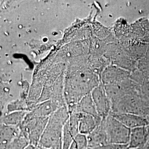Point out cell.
<instances>
[{"label":"cell","mask_w":149,"mask_h":149,"mask_svg":"<svg viewBox=\"0 0 149 149\" xmlns=\"http://www.w3.org/2000/svg\"><path fill=\"white\" fill-rule=\"evenodd\" d=\"M87 138L88 148H96L109 144L102 121L91 133L87 136Z\"/></svg>","instance_id":"14"},{"label":"cell","mask_w":149,"mask_h":149,"mask_svg":"<svg viewBox=\"0 0 149 149\" xmlns=\"http://www.w3.org/2000/svg\"><path fill=\"white\" fill-rule=\"evenodd\" d=\"M91 95L99 116L102 120L105 119L112 112V103L107 96L104 85L101 83L92 91Z\"/></svg>","instance_id":"7"},{"label":"cell","mask_w":149,"mask_h":149,"mask_svg":"<svg viewBox=\"0 0 149 149\" xmlns=\"http://www.w3.org/2000/svg\"><path fill=\"white\" fill-rule=\"evenodd\" d=\"M143 41L145 43H148L149 44V32L145 36V37L143 39Z\"/></svg>","instance_id":"26"},{"label":"cell","mask_w":149,"mask_h":149,"mask_svg":"<svg viewBox=\"0 0 149 149\" xmlns=\"http://www.w3.org/2000/svg\"><path fill=\"white\" fill-rule=\"evenodd\" d=\"M18 111L29 112L26 100L20 98L19 99H17L16 100L10 102L7 104L5 113Z\"/></svg>","instance_id":"19"},{"label":"cell","mask_w":149,"mask_h":149,"mask_svg":"<svg viewBox=\"0 0 149 149\" xmlns=\"http://www.w3.org/2000/svg\"><path fill=\"white\" fill-rule=\"evenodd\" d=\"M74 138V136L70 131L68 121L64 126L63 130L62 149H70Z\"/></svg>","instance_id":"22"},{"label":"cell","mask_w":149,"mask_h":149,"mask_svg":"<svg viewBox=\"0 0 149 149\" xmlns=\"http://www.w3.org/2000/svg\"><path fill=\"white\" fill-rule=\"evenodd\" d=\"M27 111H18L5 113L1 117V124L6 125L19 127L23 122L28 113Z\"/></svg>","instance_id":"17"},{"label":"cell","mask_w":149,"mask_h":149,"mask_svg":"<svg viewBox=\"0 0 149 149\" xmlns=\"http://www.w3.org/2000/svg\"><path fill=\"white\" fill-rule=\"evenodd\" d=\"M86 149H129L127 145H118V144H108L96 148H88Z\"/></svg>","instance_id":"25"},{"label":"cell","mask_w":149,"mask_h":149,"mask_svg":"<svg viewBox=\"0 0 149 149\" xmlns=\"http://www.w3.org/2000/svg\"><path fill=\"white\" fill-rule=\"evenodd\" d=\"M104 86L112 104L124 96L139 93V86L130 78L118 83Z\"/></svg>","instance_id":"6"},{"label":"cell","mask_w":149,"mask_h":149,"mask_svg":"<svg viewBox=\"0 0 149 149\" xmlns=\"http://www.w3.org/2000/svg\"><path fill=\"white\" fill-rule=\"evenodd\" d=\"M106 132L109 144L127 145L129 141L131 129L109 114L102 120Z\"/></svg>","instance_id":"4"},{"label":"cell","mask_w":149,"mask_h":149,"mask_svg":"<svg viewBox=\"0 0 149 149\" xmlns=\"http://www.w3.org/2000/svg\"></svg>","instance_id":"30"},{"label":"cell","mask_w":149,"mask_h":149,"mask_svg":"<svg viewBox=\"0 0 149 149\" xmlns=\"http://www.w3.org/2000/svg\"><path fill=\"white\" fill-rule=\"evenodd\" d=\"M101 83L100 76L88 66L81 69L67 70L65 76L64 95L70 113L73 112L83 97L91 93Z\"/></svg>","instance_id":"1"},{"label":"cell","mask_w":149,"mask_h":149,"mask_svg":"<svg viewBox=\"0 0 149 149\" xmlns=\"http://www.w3.org/2000/svg\"><path fill=\"white\" fill-rule=\"evenodd\" d=\"M28 140L25 136L20 134L2 149H25L29 145Z\"/></svg>","instance_id":"20"},{"label":"cell","mask_w":149,"mask_h":149,"mask_svg":"<svg viewBox=\"0 0 149 149\" xmlns=\"http://www.w3.org/2000/svg\"><path fill=\"white\" fill-rule=\"evenodd\" d=\"M110 114L130 129L146 127L149 124V122L146 118L136 114L130 113H115L112 112Z\"/></svg>","instance_id":"11"},{"label":"cell","mask_w":149,"mask_h":149,"mask_svg":"<svg viewBox=\"0 0 149 149\" xmlns=\"http://www.w3.org/2000/svg\"><path fill=\"white\" fill-rule=\"evenodd\" d=\"M49 118H29L26 116L19 126L21 134L28 140L31 145L38 146Z\"/></svg>","instance_id":"5"},{"label":"cell","mask_w":149,"mask_h":149,"mask_svg":"<svg viewBox=\"0 0 149 149\" xmlns=\"http://www.w3.org/2000/svg\"><path fill=\"white\" fill-rule=\"evenodd\" d=\"M130 79L139 85H142L149 82V74L144 72L136 69L131 72Z\"/></svg>","instance_id":"21"},{"label":"cell","mask_w":149,"mask_h":149,"mask_svg":"<svg viewBox=\"0 0 149 149\" xmlns=\"http://www.w3.org/2000/svg\"><path fill=\"white\" fill-rule=\"evenodd\" d=\"M39 149H41V148H39Z\"/></svg>","instance_id":"29"},{"label":"cell","mask_w":149,"mask_h":149,"mask_svg":"<svg viewBox=\"0 0 149 149\" xmlns=\"http://www.w3.org/2000/svg\"><path fill=\"white\" fill-rule=\"evenodd\" d=\"M113 32L118 42L129 34L130 24L124 18L118 19L113 28Z\"/></svg>","instance_id":"18"},{"label":"cell","mask_w":149,"mask_h":149,"mask_svg":"<svg viewBox=\"0 0 149 149\" xmlns=\"http://www.w3.org/2000/svg\"><path fill=\"white\" fill-rule=\"evenodd\" d=\"M63 107L58 102L50 100L38 103L28 113L26 116L29 118H49Z\"/></svg>","instance_id":"10"},{"label":"cell","mask_w":149,"mask_h":149,"mask_svg":"<svg viewBox=\"0 0 149 149\" xmlns=\"http://www.w3.org/2000/svg\"><path fill=\"white\" fill-rule=\"evenodd\" d=\"M148 135L146 126L131 129L128 143L129 149H141L147 141Z\"/></svg>","instance_id":"12"},{"label":"cell","mask_w":149,"mask_h":149,"mask_svg":"<svg viewBox=\"0 0 149 149\" xmlns=\"http://www.w3.org/2000/svg\"><path fill=\"white\" fill-rule=\"evenodd\" d=\"M21 131L19 127L9 126L1 124L0 128V148H5L15 139L19 136Z\"/></svg>","instance_id":"16"},{"label":"cell","mask_w":149,"mask_h":149,"mask_svg":"<svg viewBox=\"0 0 149 149\" xmlns=\"http://www.w3.org/2000/svg\"><path fill=\"white\" fill-rule=\"evenodd\" d=\"M88 148L87 136L79 134L75 137L70 149H86Z\"/></svg>","instance_id":"23"},{"label":"cell","mask_w":149,"mask_h":149,"mask_svg":"<svg viewBox=\"0 0 149 149\" xmlns=\"http://www.w3.org/2000/svg\"><path fill=\"white\" fill-rule=\"evenodd\" d=\"M25 149H39V148L38 147V146H34V145H31V144H29L28 146H27V148H26Z\"/></svg>","instance_id":"27"},{"label":"cell","mask_w":149,"mask_h":149,"mask_svg":"<svg viewBox=\"0 0 149 149\" xmlns=\"http://www.w3.org/2000/svg\"><path fill=\"white\" fill-rule=\"evenodd\" d=\"M130 71L111 64L102 73L101 83L104 86L118 83L130 78Z\"/></svg>","instance_id":"8"},{"label":"cell","mask_w":149,"mask_h":149,"mask_svg":"<svg viewBox=\"0 0 149 149\" xmlns=\"http://www.w3.org/2000/svg\"><path fill=\"white\" fill-rule=\"evenodd\" d=\"M73 112L89 114L98 120H102L98 115L95 103L92 97L91 93L82 98L76 106Z\"/></svg>","instance_id":"15"},{"label":"cell","mask_w":149,"mask_h":149,"mask_svg":"<svg viewBox=\"0 0 149 149\" xmlns=\"http://www.w3.org/2000/svg\"><path fill=\"white\" fill-rule=\"evenodd\" d=\"M79 115V134L88 135L102 122V120H98L92 116L82 113H78Z\"/></svg>","instance_id":"13"},{"label":"cell","mask_w":149,"mask_h":149,"mask_svg":"<svg viewBox=\"0 0 149 149\" xmlns=\"http://www.w3.org/2000/svg\"><path fill=\"white\" fill-rule=\"evenodd\" d=\"M144 58H145V59H147L149 61V45L148 48V50H147V52H146V53L145 56H144Z\"/></svg>","instance_id":"28"},{"label":"cell","mask_w":149,"mask_h":149,"mask_svg":"<svg viewBox=\"0 0 149 149\" xmlns=\"http://www.w3.org/2000/svg\"><path fill=\"white\" fill-rule=\"evenodd\" d=\"M120 44L128 56L136 61L144 58L149 45L141 40H130Z\"/></svg>","instance_id":"9"},{"label":"cell","mask_w":149,"mask_h":149,"mask_svg":"<svg viewBox=\"0 0 149 149\" xmlns=\"http://www.w3.org/2000/svg\"><path fill=\"white\" fill-rule=\"evenodd\" d=\"M139 94L143 99L149 102V81L142 85H139Z\"/></svg>","instance_id":"24"},{"label":"cell","mask_w":149,"mask_h":149,"mask_svg":"<svg viewBox=\"0 0 149 149\" xmlns=\"http://www.w3.org/2000/svg\"><path fill=\"white\" fill-rule=\"evenodd\" d=\"M112 113H130L146 118L149 113V102L139 93L128 95L112 104Z\"/></svg>","instance_id":"3"},{"label":"cell","mask_w":149,"mask_h":149,"mask_svg":"<svg viewBox=\"0 0 149 149\" xmlns=\"http://www.w3.org/2000/svg\"><path fill=\"white\" fill-rule=\"evenodd\" d=\"M69 118L66 106L53 114L49 119L38 147L44 149H62L64 126Z\"/></svg>","instance_id":"2"}]
</instances>
